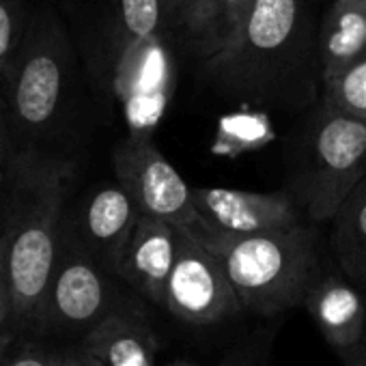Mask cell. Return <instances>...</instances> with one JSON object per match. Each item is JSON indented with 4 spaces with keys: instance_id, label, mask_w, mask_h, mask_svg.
I'll list each match as a JSON object with an SVG mask.
<instances>
[{
    "instance_id": "obj_18",
    "label": "cell",
    "mask_w": 366,
    "mask_h": 366,
    "mask_svg": "<svg viewBox=\"0 0 366 366\" xmlns=\"http://www.w3.org/2000/svg\"><path fill=\"white\" fill-rule=\"evenodd\" d=\"M325 106L366 119V50L340 78L325 84Z\"/></svg>"
},
{
    "instance_id": "obj_10",
    "label": "cell",
    "mask_w": 366,
    "mask_h": 366,
    "mask_svg": "<svg viewBox=\"0 0 366 366\" xmlns=\"http://www.w3.org/2000/svg\"><path fill=\"white\" fill-rule=\"evenodd\" d=\"M162 37L164 35H151L123 50L121 86L129 134L134 136H151L172 95V61Z\"/></svg>"
},
{
    "instance_id": "obj_1",
    "label": "cell",
    "mask_w": 366,
    "mask_h": 366,
    "mask_svg": "<svg viewBox=\"0 0 366 366\" xmlns=\"http://www.w3.org/2000/svg\"><path fill=\"white\" fill-rule=\"evenodd\" d=\"M74 162L46 151L41 144H22L3 183L7 263L14 293V336H33L48 293L65 216V199L74 179Z\"/></svg>"
},
{
    "instance_id": "obj_16",
    "label": "cell",
    "mask_w": 366,
    "mask_h": 366,
    "mask_svg": "<svg viewBox=\"0 0 366 366\" xmlns=\"http://www.w3.org/2000/svg\"><path fill=\"white\" fill-rule=\"evenodd\" d=\"M332 252L340 269L366 282V177L332 216Z\"/></svg>"
},
{
    "instance_id": "obj_8",
    "label": "cell",
    "mask_w": 366,
    "mask_h": 366,
    "mask_svg": "<svg viewBox=\"0 0 366 366\" xmlns=\"http://www.w3.org/2000/svg\"><path fill=\"white\" fill-rule=\"evenodd\" d=\"M112 166L121 188L142 216L162 218L174 227H190L201 218L192 188L153 144L151 136L129 134L114 149Z\"/></svg>"
},
{
    "instance_id": "obj_9",
    "label": "cell",
    "mask_w": 366,
    "mask_h": 366,
    "mask_svg": "<svg viewBox=\"0 0 366 366\" xmlns=\"http://www.w3.org/2000/svg\"><path fill=\"white\" fill-rule=\"evenodd\" d=\"M140 212L121 183L95 188L71 214L63 216V229L110 274L119 276V265Z\"/></svg>"
},
{
    "instance_id": "obj_6",
    "label": "cell",
    "mask_w": 366,
    "mask_h": 366,
    "mask_svg": "<svg viewBox=\"0 0 366 366\" xmlns=\"http://www.w3.org/2000/svg\"><path fill=\"white\" fill-rule=\"evenodd\" d=\"M302 0H257L235 46L209 56L207 71L227 89L261 91L295 50Z\"/></svg>"
},
{
    "instance_id": "obj_5",
    "label": "cell",
    "mask_w": 366,
    "mask_h": 366,
    "mask_svg": "<svg viewBox=\"0 0 366 366\" xmlns=\"http://www.w3.org/2000/svg\"><path fill=\"white\" fill-rule=\"evenodd\" d=\"M366 177V119L327 108L312 134L310 168L302 199L312 222H330Z\"/></svg>"
},
{
    "instance_id": "obj_29",
    "label": "cell",
    "mask_w": 366,
    "mask_h": 366,
    "mask_svg": "<svg viewBox=\"0 0 366 366\" xmlns=\"http://www.w3.org/2000/svg\"><path fill=\"white\" fill-rule=\"evenodd\" d=\"M3 214H5V190L0 188V224H3Z\"/></svg>"
},
{
    "instance_id": "obj_11",
    "label": "cell",
    "mask_w": 366,
    "mask_h": 366,
    "mask_svg": "<svg viewBox=\"0 0 366 366\" xmlns=\"http://www.w3.org/2000/svg\"><path fill=\"white\" fill-rule=\"evenodd\" d=\"M192 201L205 222L229 233H265L302 224L287 192L194 188Z\"/></svg>"
},
{
    "instance_id": "obj_20",
    "label": "cell",
    "mask_w": 366,
    "mask_h": 366,
    "mask_svg": "<svg viewBox=\"0 0 366 366\" xmlns=\"http://www.w3.org/2000/svg\"><path fill=\"white\" fill-rule=\"evenodd\" d=\"M218 9H220V0H183L177 31H183L192 41L205 48L216 26Z\"/></svg>"
},
{
    "instance_id": "obj_12",
    "label": "cell",
    "mask_w": 366,
    "mask_h": 366,
    "mask_svg": "<svg viewBox=\"0 0 366 366\" xmlns=\"http://www.w3.org/2000/svg\"><path fill=\"white\" fill-rule=\"evenodd\" d=\"M177 259V227L142 216L129 237L119 265V278L149 304L164 308L166 285Z\"/></svg>"
},
{
    "instance_id": "obj_28",
    "label": "cell",
    "mask_w": 366,
    "mask_h": 366,
    "mask_svg": "<svg viewBox=\"0 0 366 366\" xmlns=\"http://www.w3.org/2000/svg\"><path fill=\"white\" fill-rule=\"evenodd\" d=\"M345 366H366V338H364L362 347L349 360H345Z\"/></svg>"
},
{
    "instance_id": "obj_13",
    "label": "cell",
    "mask_w": 366,
    "mask_h": 366,
    "mask_svg": "<svg viewBox=\"0 0 366 366\" xmlns=\"http://www.w3.org/2000/svg\"><path fill=\"white\" fill-rule=\"evenodd\" d=\"M304 308L342 362L362 347L366 338V302L347 280L321 274L308 291Z\"/></svg>"
},
{
    "instance_id": "obj_15",
    "label": "cell",
    "mask_w": 366,
    "mask_h": 366,
    "mask_svg": "<svg viewBox=\"0 0 366 366\" xmlns=\"http://www.w3.org/2000/svg\"><path fill=\"white\" fill-rule=\"evenodd\" d=\"M366 50V3L334 0L321 29L323 82L340 78Z\"/></svg>"
},
{
    "instance_id": "obj_2",
    "label": "cell",
    "mask_w": 366,
    "mask_h": 366,
    "mask_svg": "<svg viewBox=\"0 0 366 366\" xmlns=\"http://www.w3.org/2000/svg\"><path fill=\"white\" fill-rule=\"evenodd\" d=\"M224 265L242 310L276 317L304 300L321 276L319 235L302 224L265 233H229L203 218L186 227Z\"/></svg>"
},
{
    "instance_id": "obj_14",
    "label": "cell",
    "mask_w": 366,
    "mask_h": 366,
    "mask_svg": "<svg viewBox=\"0 0 366 366\" xmlns=\"http://www.w3.org/2000/svg\"><path fill=\"white\" fill-rule=\"evenodd\" d=\"M80 345L106 366H153L159 351V338L138 304L106 315L80 336Z\"/></svg>"
},
{
    "instance_id": "obj_7",
    "label": "cell",
    "mask_w": 366,
    "mask_h": 366,
    "mask_svg": "<svg viewBox=\"0 0 366 366\" xmlns=\"http://www.w3.org/2000/svg\"><path fill=\"white\" fill-rule=\"evenodd\" d=\"M164 310L194 327L220 325L242 312L222 261L186 227H177V259L168 276Z\"/></svg>"
},
{
    "instance_id": "obj_33",
    "label": "cell",
    "mask_w": 366,
    "mask_h": 366,
    "mask_svg": "<svg viewBox=\"0 0 366 366\" xmlns=\"http://www.w3.org/2000/svg\"><path fill=\"white\" fill-rule=\"evenodd\" d=\"M16 3H22V0H16Z\"/></svg>"
},
{
    "instance_id": "obj_24",
    "label": "cell",
    "mask_w": 366,
    "mask_h": 366,
    "mask_svg": "<svg viewBox=\"0 0 366 366\" xmlns=\"http://www.w3.org/2000/svg\"><path fill=\"white\" fill-rule=\"evenodd\" d=\"M20 147L22 144L18 140L16 125H14V119L5 99V91H3V63H0V188H3Z\"/></svg>"
},
{
    "instance_id": "obj_4",
    "label": "cell",
    "mask_w": 366,
    "mask_h": 366,
    "mask_svg": "<svg viewBox=\"0 0 366 366\" xmlns=\"http://www.w3.org/2000/svg\"><path fill=\"white\" fill-rule=\"evenodd\" d=\"M119 276L106 272L65 229L54 274L31 338L86 334L112 310L134 304L117 287Z\"/></svg>"
},
{
    "instance_id": "obj_30",
    "label": "cell",
    "mask_w": 366,
    "mask_h": 366,
    "mask_svg": "<svg viewBox=\"0 0 366 366\" xmlns=\"http://www.w3.org/2000/svg\"><path fill=\"white\" fill-rule=\"evenodd\" d=\"M170 366H199V364H192V362H177V364H170Z\"/></svg>"
},
{
    "instance_id": "obj_25",
    "label": "cell",
    "mask_w": 366,
    "mask_h": 366,
    "mask_svg": "<svg viewBox=\"0 0 366 366\" xmlns=\"http://www.w3.org/2000/svg\"><path fill=\"white\" fill-rule=\"evenodd\" d=\"M11 317H14V293L9 280V263H7V237L0 229V338L11 334Z\"/></svg>"
},
{
    "instance_id": "obj_22",
    "label": "cell",
    "mask_w": 366,
    "mask_h": 366,
    "mask_svg": "<svg viewBox=\"0 0 366 366\" xmlns=\"http://www.w3.org/2000/svg\"><path fill=\"white\" fill-rule=\"evenodd\" d=\"M276 330H257L231 347L214 366H267Z\"/></svg>"
},
{
    "instance_id": "obj_26",
    "label": "cell",
    "mask_w": 366,
    "mask_h": 366,
    "mask_svg": "<svg viewBox=\"0 0 366 366\" xmlns=\"http://www.w3.org/2000/svg\"><path fill=\"white\" fill-rule=\"evenodd\" d=\"M54 366H106L97 355H93L86 347H82L80 342L74 347H67L63 351H59Z\"/></svg>"
},
{
    "instance_id": "obj_31",
    "label": "cell",
    "mask_w": 366,
    "mask_h": 366,
    "mask_svg": "<svg viewBox=\"0 0 366 366\" xmlns=\"http://www.w3.org/2000/svg\"><path fill=\"white\" fill-rule=\"evenodd\" d=\"M340 3H366V0H340Z\"/></svg>"
},
{
    "instance_id": "obj_17",
    "label": "cell",
    "mask_w": 366,
    "mask_h": 366,
    "mask_svg": "<svg viewBox=\"0 0 366 366\" xmlns=\"http://www.w3.org/2000/svg\"><path fill=\"white\" fill-rule=\"evenodd\" d=\"M117 18L123 50L138 39L164 35L162 0H117Z\"/></svg>"
},
{
    "instance_id": "obj_19",
    "label": "cell",
    "mask_w": 366,
    "mask_h": 366,
    "mask_svg": "<svg viewBox=\"0 0 366 366\" xmlns=\"http://www.w3.org/2000/svg\"><path fill=\"white\" fill-rule=\"evenodd\" d=\"M254 5H257V0H220L216 26L203 52L207 56H214L216 52L235 46L252 16Z\"/></svg>"
},
{
    "instance_id": "obj_23",
    "label": "cell",
    "mask_w": 366,
    "mask_h": 366,
    "mask_svg": "<svg viewBox=\"0 0 366 366\" xmlns=\"http://www.w3.org/2000/svg\"><path fill=\"white\" fill-rule=\"evenodd\" d=\"M26 31L22 3L0 0V63H3L20 44Z\"/></svg>"
},
{
    "instance_id": "obj_32",
    "label": "cell",
    "mask_w": 366,
    "mask_h": 366,
    "mask_svg": "<svg viewBox=\"0 0 366 366\" xmlns=\"http://www.w3.org/2000/svg\"><path fill=\"white\" fill-rule=\"evenodd\" d=\"M7 336H9V334H7ZM7 336H3V338H0V347H3V342H5V338H7Z\"/></svg>"
},
{
    "instance_id": "obj_21",
    "label": "cell",
    "mask_w": 366,
    "mask_h": 366,
    "mask_svg": "<svg viewBox=\"0 0 366 366\" xmlns=\"http://www.w3.org/2000/svg\"><path fill=\"white\" fill-rule=\"evenodd\" d=\"M56 355V349L29 340V336L9 334L0 347V366H54Z\"/></svg>"
},
{
    "instance_id": "obj_3",
    "label": "cell",
    "mask_w": 366,
    "mask_h": 366,
    "mask_svg": "<svg viewBox=\"0 0 366 366\" xmlns=\"http://www.w3.org/2000/svg\"><path fill=\"white\" fill-rule=\"evenodd\" d=\"M71 76L67 35L50 11L26 22L18 48L3 61V91L20 144H37L56 123Z\"/></svg>"
},
{
    "instance_id": "obj_27",
    "label": "cell",
    "mask_w": 366,
    "mask_h": 366,
    "mask_svg": "<svg viewBox=\"0 0 366 366\" xmlns=\"http://www.w3.org/2000/svg\"><path fill=\"white\" fill-rule=\"evenodd\" d=\"M183 0H162V22H164V35L179 29Z\"/></svg>"
}]
</instances>
